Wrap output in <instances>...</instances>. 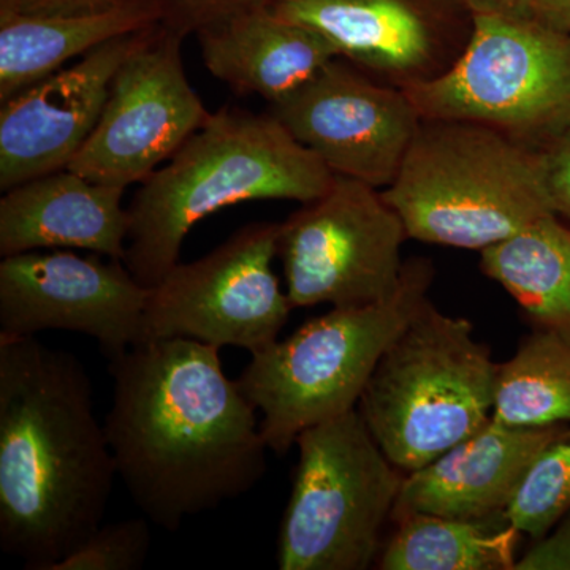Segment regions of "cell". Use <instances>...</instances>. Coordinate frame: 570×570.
Returning a JSON list of instances; mask_svg holds the SVG:
<instances>
[{
  "mask_svg": "<svg viewBox=\"0 0 570 570\" xmlns=\"http://www.w3.org/2000/svg\"><path fill=\"white\" fill-rule=\"evenodd\" d=\"M219 352L174 337L137 344L108 366L115 384L104 425L118 478L168 532L245 497L265 475L257 409Z\"/></svg>",
  "mask_w": 570,
  "mask_h": 570,
  "instance_id": "cell-1",
  "label": "cell"
},
{
  "mask_svg": "<svg viewBox=\"0 0 570 570\" xmlns=\"http://www.w3.org/2000/svg\"><path fill=\"white\" fill-rule=\"evenodd\" d=\"M118 478L85 363L0 336V550L52 570L102 527Z\"/></svg>",
  "mask_w": 570,
  "mask_h": 570,
  "instance_id": "cell-2",
  "label": "cell"
},
{
  "mask_svg": "<svg viewBox=\"0 0 570 570\" xmlns=\"http://www.w3.org/2000/svg\"><path fill=\"white\" fill-rule=\"evenodd\" d=\"M333 179L317 154L272 111L220 108L140 184L127 206L124 265L151 288L178 264L184 239L200 220L245 202L307 204L324 195Z\"/></svg>",
  "mask_w": 570,
  "mask_h": 570,
  "instance_id": "cell-3",
  "label": "cell"
},
{
  "mask_svg": "<svg viewBox=\"0 0 570 570\" xmlns=\"http://www.w3.org/2000/svg\"><path fill=\"white\" fill-rule=\"evenodd\" d=\"M409 239L480 250L551 212L542 153L474 122L423 119L382 189Z\"/></svg>",
  "mask_w": 570,
  "mask_h": 570,
  "instance_id": "cell-4",
  "label": "cell"
},
{
  "mask_svg": "<svg viewBox=\"0 0 570 570\" xmlns=\"http://www.w3.org/2000/svg\"><path fill=\"white\" fill-rule=\"evenodd\" d=\"M433 276L428 258H411L389 298L332 307L250 354L238 384L262 414L269 450L284 455L307 428L358 406L382 355L426 302Z\"/></svg>",
  "mask_w": 570,
  "mask_h": 570,
  "instance_id": "cell-5",
  "label": "cell"
},
{
  "mask_svg": "<svg viewBox=\"0 0 570 570\" xmlns=\"http://www.w3.org/2000/svg\"><path fill=\"white\" fill-rule=\"evenodd\" d=\"M499 365L468 318L430 298L390 344L356 411L404 474L431 463L493 417Z\"/></svg>",
  "mask_w": 570,
  "mask_h": 570,
  "instance_id": "cell-6",
  "label": "cell"
},
{
  "mask_svg": "<svg viewBox=\"0 0 570 570\" xmlns=\"http://www.w3.org/2000/svg\"><path fill=\"white\" fill-rule=\"evenodd\" d=\"M281 521V570H366L381 554L404 472L379 448L360 412L307 428Z\"/></svg>",
  "mask_w": 570,
  "mask_h": 570,
  "instance_id": "cell-7",
  "label": "cell"
},
{
  "mask_svg": "<svg viewBox=\"0 0 570 570\" xmlns=\"http://www.w3.org/2000/svg\"><path fill=\"white\" fill-rule=\"evenodd\" d=\"M404 91L422 119L480 124L542 151L570 129V33L475 17L456 62Z\"/></svg>",
  "mask_w": 570,
  "mask_h": 570,
  "instance_id": "cell-8",
  "label": "cell"
},
{
  "mask_svg": "<svg viewBox=\"0 0 570 570\" xmlns=\"http://www.w3.org/2000/svg\"><path fill=\"white\" fill-rule=\"evenodd\" d=\"M406 227L381 189L335 175L316 200L281 223L277 257L292 307L362 306L400 285Z\"/></svg>",
  "mask_w": 570,
  "mask_h": 570,
  "instance_id": "cell-9",
  "label": "cell"
},
{
  "mask_svg": "<svg viewBox=\"0 0 570 570\" xmlns=\"http://www.w3.org/2000/svg\"><path fill=\"white\" fill-rule=\"evenodd\" d=\"M279 227L245 225L204 257L178 262L149 288L141 343L183 337L249 354L275 343L294 309L273 269Z\"/></svg>",
  "mask_w": 570,
  "mask_h": 570,
  "instance_id": "cell-10",
  "label": "cell"
},
{
  "mask_svg": "<svg viewBox=\"0 0 570 570\" xmlns=\"http://www.w3.org/2000/svg\"><path fill=\"white\" fill-rule=\"evenodd\" d=\"M186 37L163 22L112 78L96 129L70 170L92 181L129 187L168 163L208 122L183 61Z\"/></svg>",
  "mask_w": 570,
  "mask_h": 570,
  "instance_id": "cell-11",
  "label": "cell"
},
{
  "mask_svg": "<svg viewBox=\"0 0 570 570\" xmlns=\"http://www.w3.org/2000/svg\"><path fill=\"white\" fill-rule=\"evenodd\" d=\"M149 287L122 261L67 249L0 261V336L67 330L92 337L108 360L141 343Z\"/></svg>",
  "mask_w": 570,
  "mask_h": 570,
  "instance_id": "cell-12",
  "label": "cell"
},
{
  "mask_svg": "<svg viewBox=\"0 0 570 570\" xmlns=\"http://www.w3.org/2000/svg\"><path fill=\"white\" fill-rule=\"evenodd\" d=\"M272 112L333 174L381 190L396 178L423 121L404 89L343 58L326 63Z\"/></svg>",
  "mask_w": 570,
  "mask_h": 570,
  "instance_id": "cell-13",
  "label": "cell"
},
{
  "mask_svg": "<svg viewBox=\"0 0 570 570\" xmlns=\"http://www.w3.org/2000/svg\"><path fill=\"white\" fill-rule=\"evenodd\" d=\"M269 7L322 33L356 69L401 89L448 71L474 24L452 13L463 7L459 0H275Z\"/></svg>",
  "mask_w": 570,
  "mask_h": 570,
  "instance_id": "cell-14",
  "label": "cell"
},
{
  "mask_svg": "<svg viewBox=\"0 0 570 570\" xmlns=\"http://www.w3.org/2000/svg\"><path fill=\"white\" fill-rule=\"evenodd\" d=\"M154 26L107 41L71 66L0 102L2 193L69 168L99 122L116 71Z\"/></svg>",
  "mask_w": 570,
  "mask_h": 570,
  "instance_id": "cell-15",
  "label": "cell"
},
{
  "mask_svg": "<svg viewBox=\"0 0 570 570\" xmlns=\"http://www.w3.org/2000/svg\"><path fill=\"white\" fill-rule=\"evenodd\" d=\"M566 430L568 423L527 428L491 419L478 433L404 475L392 520L409 513L463 520L504 517L534 461Z\"/></svg>",
  "mask_w": 570,
  "mask_h": 570,
  "instance_id": "cell-16",
  "label": "cell"
},
{
  "mask_svg": "<svg viewBox=\"0 0 570 570\" xmlns=\"http://www.w3.org/2000/svg\"><path fill=\"white\" fill-rule=\"evenodd\" d=\"M124 193L70 168L11 187L0 198V255L86 249L124 261L130 227Z\"/></svg>",
  "mask_w": 570,
  "mask_h": 570,
  "instance_id": "cell-17",
  "label": "cell"
},
{
  "mask_svg": "<svg viewBox=\"0 0 570 570\" xmlns=\"http://www.w3.org/2000/svg\"><path fill=\"white\" fill-rule=\"evenodd\" d=\"M213 77L236 96L277 105L340 58L322 33L264 7L195 33Z\"/></svg>",
  "mask_w": 570,
  "mask_h": 570,
  "instance_id": "cell-18",
  "label": "cell"
},
{
  "mask_svg": "<svg viewBox=\"0 0 570 570\" xmlns=\"http://www.w3.org/2000/svg\"><path fill=\"white\" fill-rule=\"evenodd\" d=\"M159 22V0H127L88 13L0 18V102L107 41Z\"/></svg>",
  "mask_w": 570,
  "mask_h": 570,
  "instance_id": "cell-19",
  "label": "cell"
},
{
  "mask_svg": "<svg viewBox=\"0 0 570 570\" xmlns=\"http://www.w3.org/2000/svg\"><path fill=\"white\" fill-rule=\"evenodd\" d=\"M483 273L535 328L570 337V225L550 213L482 253Z\"/></svg>",
  "mask_w": 570,
  "mask_h": 570,
  "instance_id": "cell-20",
  "label": "cell"
},
{
  "mask_svg": "<svg viewBox=\"0 0 570 570\" xmlns=\"http://www.w3.org/2000/svg\"><path fill=\"white\" fill-rule=\"evenodd\" d=\"M382 546V570H513L521 532L508 519H450L409 513Z\"/></svg>",
  "mask_w": 570,
  "mask_h": 570,
  "instance_id": "cell-21",
  "label": "cell"
},
{
  "mask_svg": "<svg viewBox=\"0 0 570 570\" xmlns=\"http://www.w3.org/2000/svg\"><path fill=\"white\" fill-rule=\"evenodd\" d=\"M491 419L527 428L570 422V337L535 328L515 355L499 365Z\"/></svg>",
  "mask_w": 570,
  "mask_h": 570,
  "instance_id": "cell-22",
  "label": "cell"
},
{
  "mask_svg": "<svg viewBox=\"0 0 570 570\" xmlns=\"http://www.w3.org/2000/svg\"><path fill=\"white\" fill-rule=\"evenodd\" d=\"M570 509V426L540 453L505 512L510 527L532 540Z\"/></svg>",
  "mask_w": 570,
  "mask_h": 570,
  "instance_id": "cell-23",
  "label": "cell"
},
{
  "mask_svg": "<svg viewBox=\"0 0 570 570\" xmlns=\"http://www.w3.org/2000/svg\"><path fill=\"white\" fill-rule=\"evenodd\" d=\"M151 540L145 515L102 524L52 570H138L148 560Z\"/></svg>",
  "mask_w": 570,
  "mask_h": 570,
  "instance_id": "cell-24",
  "label": "cell"
},
{
  "mask_svg": "<svg viewBox=\"0 0 570 570\" xmlns=\"http://www.w3.org/2000/svg\"><path fill=\"white\" fill-rule=\"evenodd\" d=\"M273 2L275 0H159L163 24L184 37Z\"/></svg>",
  "mask_w": 570,
  "mask_h": 570,
  "instance_id": "cell-25",
  "label": "cell"
},
{
  "mask_svg": "<svg viewBox=\"0 0 570 570\" xmlns=\"http://www.w3.org/2000/svg\"><path fill=\"white\" fill-rule=\"evenodd\" d=\"M540 153L551 212L570 225V129Z\"/></svg>",
  "mask_w": 570,
  "mask_h": 570,
  "instance_id": "cell-26",
  "label": "cell"
},
{
  "mask_svg": "<svg viewBox=\"0 0 570 570\" xmlns=\"http://www.w3.org/2000/svg\"><path fill=\"white\" fill-rule=\"evenodd\" d=\"M513 570H570V509L546 535L532 540Z\"/></svg>",
  "mask_w": 570,
  "mask_h": 570,
  "instance_id": "cell-27",
  "label": "cell"
},
{
  "mask_svg": "<svg viewBox=\"0 0 570 570\" xmlns=\"http://www.w3.org/2000/svg\"><path fill=\"white\" fill-rule=\"evenodd\" d=\"M122 2L127 0H0V18L88 13Z\"/></svg>",
  "mask_w": 570,
  "mask_h": 570,
  "instance_id": "cell-28",
  "label": "cell"
},
{
  "mask_svg": "<svg viewBox=\"0 0 570 570\" xmlns=\"http://www.w3.org/2000/svg\"><path fill=\"white\" fill-rule=\"evenodd\" d=\"M460 6L475 17L534 18L535 0H459Z\"/></svg>",
  "mask_w": 570,
  "mask_h": 570,
  "instance_id": "cell-29",
  "label": "cell"
},
{
  "mask_svg": "<svg viewBox=\"0 0 570 570\" xmlns=\"http://www.w3.org/2000/svg\"><path fill=\"white\" fill-rule=\"evenodd\" d=\"M534 18L551 29L570 33V0H535Z\"/></svg>",
  "mask_w": 570,
  "mask_h": 570,
  "instance_id": "cell-30",
  "label": "cell"
}]
</instances>
